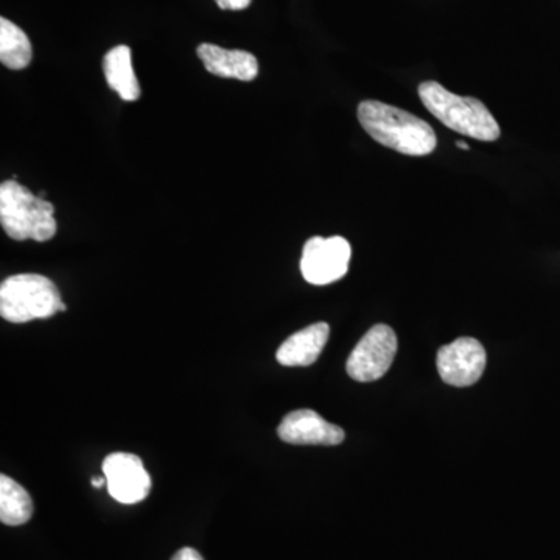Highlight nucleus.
Listing matches in <instances>:
<instances>
[{
    "label": "nucleus",
    "instance_id": "obj_1",
    "mask_svg": "<svg viewBox=\"0 0 560 560\" xmlns=\"http://www.w3.org/2000/svg\"><path fill=\"white\" fill-rule=\"evenodd\" d=\"M359 120L372 139L408 156H427L436 149V135L415 114L377 101L361 102Z\"/></svg>",
    "mask_w": 560,
    "mask_h": 560
},
{
    "label": "nucleus",
    "instance_id": "obj_2",
    "mask_svg": "<svg viewBox=\"0 0 560 560\" xmlns=\"http://www.w3.org/2000/svg\"><path fill=\"white\" fill-rule=\"evenodd\" d=\"M418 91L423 106L451 130L485 142L500 138L499 124L478 98L459 97L436 81H423Z\"/></svg>",
    "mask_w": 560,
    "mask_h": 560
},
{
    "label": "nucleus",
    "instance_id": "obj_3",
    "mask_svg": "<svg viewBox=\"0 0 560 560\" xmlns=\"http://www.w3.org/2000/svg\"><path fill=\"white\" fill-rule=\"evenodd\" d=\"M55 208L16 180L0 186V223L13 241L47 242L57 234Z\"/></svg>",
    "mask_w": 560,
    "mask_h": 560
},
{
    "label": "nucleus",
    "instance_id": "obj_4",
    "mask_svg": "<svg viewBox=\"0 0 560 560\" xmlns=\"http://www.w3.org/2000/svg\"><path fill=\"white\" fill-rule=\"evenodd\" d=\"M65 311L60 291L46 276H11L0 285V315L10 323L46 319Z\"/></svg>",
    "mask_w": 560,
    "mask_h": 560
},
{
    "label": "nucleus",
    "instance_id": "obj_5",
    "mask_svg": "<svg viewBox=\"0 0 560 560\" xmlns=\"http://www.w3.org/2000/svg\"><path fill=\"white\" fill-rule=\"evenodd\" d=\"M396 353V334L389 326L377 324L352 350L346 370L353 381L375 382L389 371Z\"/></svg>",
    "mask_w": 560,
    "mask_h": 560
},
{
    "label": "nucleus",
    "instance_id": "obj_6",
    "mask_svg": "<svg viewBox=\"0 0 560 560\" xmlns=\"http://www.w3.org/2000/svg\"><path fill=\"white\" fill-rule=\"evenodd\" d=\"M349 242L342 237H313L302 250L301 271L313 285H329L345 278L349 270Z\"/></svg>",
    "mask_w": 560,
    "mask_h": 560
},
{
    "label": "nucleus",
    "instance_id": "obj_7",
    "mask_svg": "<svg viewBox=\"0 0 560 560\" xmlns=\"http://www.w3.org/2000/svg\"><path fill=\"white\" fill-rule=\"evenodd\" d=\"M109 495L121 504L140 503L149 497L151 478L142 459L131 453H113L103 460Z\"/></svg>",
    "mask_w": 560,
    "mask_h": 560
},
{
    "label": "nucleus",
    "instance_id": "obj_8",
    "mask_svg": "<svg viewBox=\"0 0 560 560\" xmlns=\"http://www.w3.org/2000/svg\"><path fill=\"white\" fill-rule=\"evenodd\" d=\"M486 370V350L475 338H459L438 352L442 381L458 388L475 385Z\"/></svg>",
    "mask_w": 560,
    "mask_h": 560
},
{
    "label": "nucleus",
    "instance_id": "obj_9",
    "mask_svg": "<svg viewBox=\"0 0 560 560\" xmlns=\"http://www.w3.org/2000/svg\"><path fill=\"white\" fill-rule=\"evenodd\" d=\"M278 434L280 440L294 445H338L346 438L340 427L313 410L291 411L280 422Z\"/></svg>",
    "mask_w": 560,
    "mask_h": 560
},
{
    "label": "nucleus",
    "instance_id": "obj_10",
    "mask_svg": "<svg viewBox=\"0 0 560 560\" xmlns=\"http://www.w3.org/2000/svg\"><path fill=\"white\" fill-rule=\"evenodd\" d=\"M197 55L206 70L221 79L253 81L259 75V62L249 51L228 50L215 44H200Z\"/></svg>",
    "mask_w": 560,
    "mask_h": 560
},
{
    "label": "nucleus",
    "instance_id": "obj_11",
    "mask_svg": "<svg viewBox=\"0 0 560 560\" xmlns=\"http://www.w3.org/2000/svg\"><path fill=\"white\" fill-rule=\"evenodd\" d=\"M330 327L327 323H316L305 327L280 346L276 359L282 366H311L319 359L329 340Z\"/></svg>",
    "mask_w": 560,
    "mask_h": 560
},
{
    "label": "nucleus",
    "instance_id": "obj_12",
    "mask_svg": "<svg viewBox=\"0 0 560 560\" xmlns=\"http://www.w3.org/2000/svg\"><path fill=\"white\" fill-rule=\"evenodd\" d=\"M103 72L110 90L120 95L121 101L136 102L140 97V86L132 68L131 49L117 46L105 55Z\"/></svg>",
    "mask_w": 560,
    "mask_h": 560
},
{
    "label": "nucleus",
    "instance_id": "obj_13",
    "mask_svg": "<svg viewBox=\"0 0 560 560\" xmlns=\"http://www.w3.org/2000/svg\"><path fill=\"white\" fill-rule=\"evenodd\" d=\"M33 501L20 482L7 475L0 477V521L3 525L21 526L31 521Z\"/></svg>",
    "mask_w": 560,
    "mask_h": 560
},
{
    "label": "nucleus",
    "instance_id": "obj_14",
    "mask_svg": "<svg viewBox=\"0 0 560 560\" xmlns=\"http://www.w3.org/2000/svg\"><path fill=\"white\" fill-rule=\"evenodd\" d=\"M32 43L22 28L2 18L0 20V61L11 70H22L31 65Z\"/></svg>",
    "mask_w": 560,
    "mask_h": 560
},
{
    "label": "nucleus",
    "instance_id": "obj_15",
    "mask_svg": "<svg viewBox=\"0 0 560 560\" xmlns=\"http://www.w3.org/2000/svg\"><path fill=\"white\" fill-rule=\"evenodd\" d=\"M253 0H215L221 10L241 11L248 9Z\"/></svg>",
    "mask_w": 560,
    "mask_h": 560
},
{
    "label": "nucleus",
    "instance_id": "obj_16",
    "mask_svg": "<svg viewBox=\"0 0 560 560\" xmlns=\"http://www.w3.org/2000/svg\"><path fill=\"white\" fill-rule=\"evenodd\" d=\"M172 560H205L202 559V556L197 550H194V548H183V550H179L176 552L175 556H173Z\"/></svg>",
    "mask_w": 560,
    "mask_h": 560
},
{
    "label": "nucleus",
    "instance_id": "obj_17",
    "mask_svg": "<svg viewBox=\"0 0 560 560\" xmlns=\"http://www.w3.org/2000/svg\"><path fill=\"white\" fill-rule=\"evenodd\" d=\"M92 486L97 489H102L103 486H106L105 475H103V477L92 478Z\"/></svg>",
    "mask_w": 560,
    "mask_h": 560
},
{
    "label": "nucleus",
    "instance_id": "obj_18",
    "mask_svg": "<svg viewBox=\"0 0 560 560\" xmlns=\"http://www.w3.org/2000/svg\"><path fill=\"white\" fill-rule=\"evenodd\" d=\"M456 145H458L460 150H469V145H467L466 142H456Z\"/></svg>",
    "mask_w": 560,
    "mask_h": 560
}]
</instances>
